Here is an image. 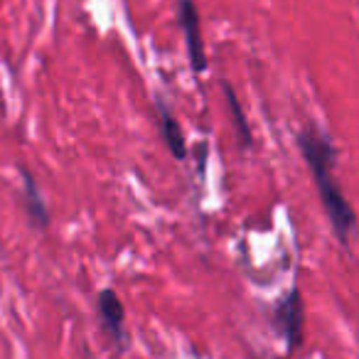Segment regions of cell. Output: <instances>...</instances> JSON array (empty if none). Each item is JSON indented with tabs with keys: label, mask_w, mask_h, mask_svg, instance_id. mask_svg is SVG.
<instances>
[{
	"label": "cell",
	"mask_w": 359,
	"mask_h": 359,
	"mask_svg": "<svg viewBox=\"0 0 359 359\" xmlns=\"http://www.w3.org/2000/svg\"><path fill=\"white\" fill-rule=\"evenodd\" d=\"M99 313L104 327L114 334L116 339H123V303L118 300V295L111 288L101 290L99 293Z\"/></svg>",
	"instance_id": "obj_4"
},
{
	"label": "cell",
	"mask_w": 359,
	"mask_h": 359,
	"mask_svg": "<svg viewBox=\"0 0 359 359\" xmlns=\"http://www.w3.org/2000/svg\"><path fill=\"white\" fill-rule=\"evenodd\" d=\"M180 20H182V30H185L187 55H190L192 69L202 72L207 67V57L200 35V20H197V11L192 6V0H180Z\"/></svg>",
	"instance_id": "obj_3"
},
{
	"label": "cell",
	"mask_w": 359,
	"mask_h": 359,
	"mask_svg": "<svg viewBox=\"0 0 359 359\" xmlns=\"http://www.w3.org/2000/svg\"><path fill=\"white\" fill-rule=\"evenodd\" d=\"M278 320H280V330L285 334V342H288V352H295L303 344V323H305V308L298 288H293L280 300Z\"/></svg>",
	"instance_id": "obj_2"
},
{
	"label": "cell",
	"mask_w": 359,
	"mask_h": 359,
	"mask_svg": "<svg viewBox=\"0 0 359 359\" xmlns=\"http://www.w3.org/2000/svg\"><path fill=\"white\" fill-rule=\"evenodd\" d=\"M22 180H25V197H27V212H30L32 222L40 226H47L50 215H47L45 200H42L40 190H37V182L32 180V175L27 170H22Z\"/></svg>",
	"instance_id": "obj_6"
},
{
	"label": "cell",
	"mask_w": 359,
	"mask_h": 359,
	"mask_svg": "<svg viewBox=\"0 0 359 359\" xmlns=\"http://www.w3.org/2000/svg\"><path fill=\"white\" fill-rule=\"evenodd\" d=\"M226 99H229L231 114H234V121H236V130H239L241 140H244V143L249 145V143H251V133H249V126H246V116L241 114V106H239V101H236L234 91H231L229 86H226Z\"/></svg>",
	"instance_id": "obj_7"
},
{
	"label": "cell",
	"mask_w": 359,
	"mask_h": 359,
	"mask_svg": "<svg viewBox=\"0 0 359 359\" xmlns=\"http://www.w3.org/2000/svg\"><path fill=\"white\" fill-rule=\"evenodd\" d=\"M300 150H303L305 160H308L310 170L315 175V182H318L320 190V200H323V207L327 212L330 222H332L334 231L342 241H347L349 231L357 226V215L349 207L347 197L342 195V190L337 187V182L330 175V165H332V148L330 143L318 135L315 130H303L300 133Z\"/></svg>",
	"instance_id": "obj_1"
},
{
	"label": "cell",
	"mask_w": 359,
	"mask_h": 359,
	"mask_svg": "<svg viewBox=\"0 0 359 359\" xmlns=\"http://www.w3.org/2000/svg\"><path fill=\"white\" fill-rule=\"evenodd\" d=\"M158 114H160V133H163V138H165V145H168L175 158L182 160L187 155V148H185V135L180 130L177 121L170 116V111L165 109V106H160Z\"/></svg>",
	"instance_id": "obj_5"
}]
</instances>
